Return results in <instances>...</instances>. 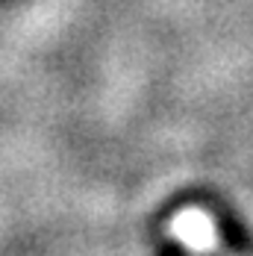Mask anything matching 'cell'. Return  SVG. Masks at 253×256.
<instances>
[{
    "label": "cell",
    "instance_id": "cell-1",
    "mask_svg": "<svg viewBox=\"0 0 253 256\" xmlns=\"http://www.w3.org/2000/svg\"><path fill=\"white\" fill-rule=\"evenodd\" d=\"M171 236H177L180 242L194 254L218 250V230H215L212 218L200 209H182L171 221Z\"/></svg>",
    "mask_w": 253,
    "mask_h": 256
}]
</instances>
